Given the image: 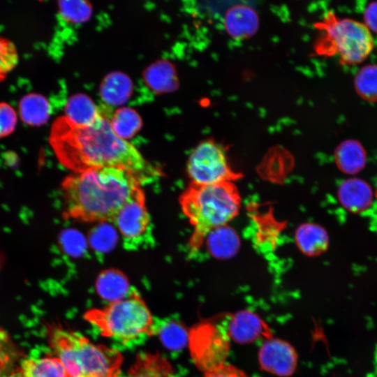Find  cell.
I'll list each match as a JSON object with an SVG mask.
<instances>
[{"mask_svg":"<svg viewBox=\"0 0 377 377\" xmlns=\"http://www.w3.org/2000/svg\"><path fill=\"white\" fill-rule=\"evenodd\" d=\"M263 341L258 353L260 368L281 377L293 374L298 363L295 348L289 342L279 338L272 337Z\"/></svg>","mask_w":377,"mask_h":377,"instance_id":"10","label":"cell"},{"mask_svg":"<svg viewBox=\"0 0 377 377\" xmlns=\"http://www.w3.org/2000/svg\"><path fill=\"white\" fill-rule=\"evenodd\" d=\"M84 318L106 337L127 343L156 332L153 317L138 292L131 288L123 299L102 309L87 311Z\"/></svg>","mask_w":377,"mask_h":377,"instance_id":"5","label":"cell"},{"mask_svg":"<svg viewBox=\"0 0 377 377\" xmlns=\"http://www.w3.org/2000/svg\"><path fill=\"white\" fill-rule=\"evenodd\" d=\"M50 348L69 377H119L123 356L119 351L95 344L80 333L61 326L48 330Z\"/></svg>","mask_w":377,"mask_h":377,"instance_id":"4","label":"cell"},{"mask_svg":"<svg viewBox=\"0 0 377 377\" xmlns=\"http://www.w3.org/2000/svg\"><path fill=\"white\" fill-rule=\"evenodd\" d=\"M338 198L343 207L353 213H360L370 207L373 193L370 186L359 178L343 181L338 189Z\"/></svg>","mask_w":377,"mask_h":377,"instance_id":"13","label":"cell"},{"mask_svg":"<svg viewBox=\"0 0 377 377\" xmlns=\"http://www.w3.org/2000/svg\"><path fill=\"white\" fill-rule=\"evenodd\" d=\"M112 131L126 140L133 136L140 128L142 121L133 110L124 108L117 110L110 119Z\"/></svg>","mask_w":377,"mask_h":377,"instance_id":"24","label":"cell"},{"mask_svg":"<svg viewBox=\"0 0 377 377\" xmlns=\"http://www.w3.org/2000/svg\"><path fill=\"white\" fill-rule=\"evenodd\" d=\"M62 244L67 251L79 253L80 249L83 248V239L80 235L74 231L64 233L61 237Z\"/></svg>","mask_w":377,"mask_h":377,"instance_id":"33","label":"cell"},{"mask_svg":"<svg viewBox=\"0 0 377 377\" xmlns=\"http://www.w3.org/2000/svg\"><path fill=\"white\" fill-rule=\"evenodd\" d=\"M376 195H377V192H376Z\"/></svg>","mask_w":377,"mask_h":377,"instance_id":"35","label":"cell"},{"mask_svg":"<svg viewBox=\"0 0 377 377\" xmlns=\"http://www.w3.org/2000/svg\"><path fill=\"white\" fill-rule=\"evenodd\" d=\"M354 86L357 94L364 101H377V65L369 64L356 73Z\"/></svg>","mask_w":377,"mask_h":377,"instance_id":"25","label":"cell"},{"mask_svg":"<svg viewBox=\"0 0 377 377\" xmlns=\"http://www.w3.org/2000/svg\"><path fill=\"white\" fill-rule=\"evenodd\" d=\"M179 203L193 227L189 247L195 252L203 245L211 230L226 225L237 216L241 197L233 182L208 185L191 183L181 195Z\"/></svg>","mask_w":377,"mask_h":377,"instance_id":"3","label":"cell"},{"mask_svg":"<svg viewBox=\"0 0 377 377\" xmlns=\"http://www.w3.org/2000/svg\"><path fill=\"white\" fill-rule=\"evenodd\" d=\"M19 112L24 123L38 126L48 121L51 114V106L43 96L29 94L23 96L20 101Z\"/></svg>","mask_w":377,"mask_h":377,"instance_id":"20","label":"cell"},{"mask_svg":"<svg viewBox=\"0 0 377 377\" xmlns=\"http://www.w3.org/2000/svg\"><path fill=\"white\" fill-rule=\"evenodd\" d=\"M163 345L171 350H180L188 342V333L184 327L176 322L163 324L158 330Z\"/></svg>","mask_w":377,"mask_h":377,"instance_id":"26","label":"cell"},{"mask_svg":"<svg viewBox=\"0 0 377 377\" xmlns=\"http://www.w3.org/2000/svg\"><path fill=\"white\" fill-rule=\"evenodd\" d=\"M231 340L240 344L251 343L260 339L272 337V332L265 320L250 310H241L232 315L226 324Z\"/></svg>","mask_w":377,"mask_h":377,"instance_id":"11","label":"cell"},{"mask_svg":"<svg viewBox=\"0 0 377 377\" xmlns=\"http://www.w3.org/2000/svg\"><path fill=\"white\" fill-rule=\"evenodd\" d=\"M295 242L300 251L309 256H315L325 251L329 245L327 231L316 223H304L295 232Z\"/></svg>","mask_w":377,"mask_h":377,"instance_id":"17","label":"cell"},{"mask_svg":"<svg viewBox=\"0 0 377 377\" xmlns=\"http://www.w3.org/2000/svg\"><path fill=\"white\" fill-rule=\"evenodd\" d=\"M187 172L191 183L208 185L235 182L241 174L230 167L222 145L212 140L201 142L191 153Z\"/></svg>","mask_w":377,"mask_h":377,"instance_id":"8","label":"cell"},{"mask_svg":"<svg viewBox=\"0 0 377 377\" xmlns=\"http://www.w3.org/2000/svg\"><path fill=\"white\" fill-rule=\"evenodd\" d=\"M204 243L206 244L209 253L218 259L233 257L240 247V239L237 233L227 224L211 230Z\"/></svg>","mask_w":377,"mask_h":377,"instance_id":"14","label":"cell"},{"mask_svg":"<svg viewBox=\"0 0 377 377\" xmlns=\"http://www.w3.org/2000/svg\"><path fill=\"white\" fill-rule=\"evenodd\" d=\"M314 28L318 31L314 52L318 56H338L342 64L361 63L374 48L371 33L364 23L340 18L332 11H328L315 23Z\"/></svg>","mask_w":377,"mask_h":377,"instance_id":"6","label":"cell"},{"mask_svg":"<svg viewBox=\"0 0 377 377\" xmlns=\"http://www.w3.org/2000/svg\"><path fill=\"white\" fill-rule=\"evenodd\" d=\"M22 351L10 334L0 327V377L13 374L22 360Z\"/></svg>","mask_w":377,"mask_h":377,"instance_id":"23","label":"cell"},{"mask_svg":"<svg viewBox=\"0 0 377 377\" xmlns=\"http://www.w3.org/2000/svg\"><path fill=\"white\" fill-rule=\"evenodd\" d=\"M96 289L101 298L110 302L123 299L131 290L126 276L114 269L104 270L99 274Z\"/></svg>","mask_w":377,"mask_h":377,"instance_id":"19","label":"cell"},{"mask_svg":"<svg viewBox=\"0 0 377 377\" xmlns=\"http://www.w3.org/2000/svg\"><path fill=\"white\" fill-rule=\"evenodd\" d=\"M203 377H249L244 371L230 364L224 363L204 373Z\"/></svg>","mask_w":377,"mask_h":377,"instance_id":"32","label":"cell"},{"mask_svg":"<svg viewBox=\"0 0 377 377\" xmlns=\"http://www.w3.org/2000/svg\"><path fill=\"white\" fill-rule=\"evenodd\" d=\"M226 324L205 320L188 333L191 355L196 367L204 373L224 363L230 349Z\"/></svg>","mask_w":377,"mask_h":377,"instance_id":"7","label":"cell"},{"mask_svg":"<svg viewBox=\"0 0 377 377\" xmlns=\"http://www.w3.org/2000/svg\"><path fill=\"white\" fill-rule=\"evenodd\" d=\"M115 234L107 226H99L96 228L91 237V243L94 249L101 251L111 248L115 241Z\"/></svg>","mask_w":377,"mask_h":377,"instance_id":"31","label":"cell"},{"mask_svg":"<svg viewBox=\"0 0 377 377\" xmlns=\"http://www.w3.org/2000/svg\"><path fill=\"white\" fill-rule=\"evenodd\" d=\"M132 89V83L127 76L115 73L109 75L103 81L101 93L105 102L119 105L128 98Z\"/></svg>","mask_w":377,"mask_h":377,"instance_id":"22","label":"cell"},{"mask_svg":"<svg viewBox=\"0 0 377 377\" xmlns=\"http://www.w3.org/2000/svg\"><path fill=\"white\" fill-rule=\"evenodd\" d=\"M128 250L149 246L154 241L151 218L140 189L120 209L113 221Z\"/></svg>","mask_w":377,"mask_h":377,"instance_id":"9","label":"cell"},{"mask_svg":"<svg viewBox=\"0 0 377 377\" xmlns=\"http://www.w3.org/2000/svg\"><path fill=\"white\" fill-rule=\"evenodd\" d=\"M65 112L67 119L81 126L93 124L101 114L94 101L85 94H75L69 98Z\"/></svg>","mask_w":377,"mask_h":377,"instance_id":"21","label":"cell"},{"mask_svg":"<svg viewBox=\"0 0 377 377\" xmlns=\"http://www.w3.org/2000/svg\"><path fill=\"white\" fill-rule=\"evenodd\" d=\"M119 377H174L168 361L160 354L148 353L137 355L127 374Z\"/></svg>","mask_w":377,"mask_h":377,"instance_id":"18","label":"cell"},{"mask_svg":"<svg viewBox=\"0 0 377 377\" xmlns=\"http://www.w3.org/2000/svg\"><path fill=\"white\" fill-rule=\"evenodd\" d=\"M91 7L85 1H60L59 13L66 22L72 24L82 23L87 20L91 13Z\"/></svg>","mask_w":377,"mask_h":377,"instance_id":"27","label":"cell"},{"mask_svg":"<svg viewBox=\"0 0 377 377\" xmlns=\"http://www.w3.org/2000/svg\"><path fill=\"white\" fill-rule=\"evenodd\" d=\"M364 24L370 32L377 34V1L370 3L363 13Z\"/></svg>","mask_w":377,"mask_h":377,"instance_id":"34","label":"cell"},{"mask_svg":"<svg viewBox=\"0 0 377 377\" xmlns=\"http://www.w3.org/2000/svg\"><path fill=\"white\" fill-rule=\"evenodd\" d=\"M334 161L341 172L355 174L365 166L366 151L359 141L353 139L346 140L337 147Z\"/></svg>","mask_w":377,"mask_h":377,"instance_id":"16","label":"cell"},{"mask_svg":"<svg viewBox=\"0 0 377 377\" xmlns=\"http://www.w3.org/2000/svg\"><path fill=\"white\" fill-rule=\"evenodd\" d=\"M131 172L119 168L87 170L61 183L64 214L82 221H113L120 209L141 188Z\"/></svg>","mask_w":377,"mask_h":377,"instance_id":"2","label":"cell"},{"mask_svg":"<svg viewBox=\"0 0 377 377\" xmlns=\"http://www.w3.org/2000/svg\"><path fill=\"white\" fill-rule=\"evenodd\" d=\"M17 117L15 110L5 102L0 103V138L10 135L15 130Z\"/></svg>","mask_w":377,"mask_h":377,"instance_id":"30","label":"cell"},{"mask_svg":"<svg viewBox=\"0 0 377 377\" xmlns=\"http://www.w3.org/2000/svg\"><path fill=\"white\" fill-rule=\"evenodd\" d=\"M18 62L17 49L12 41L0 35V82Z\"/></svg>","mask_w":377,"mask_h":377,"instance_id":"29","label":"cell"},{"mask_svg":"<svg viewBox=\"0 0 377 377\" xmlns=\"http://www.w3.org/2000/svg\"><path fill=\"white\" fill-rule=\"evenodd\" d=\"M259 24L258 15L249 5H233L224 14V29L229 36L235 40L252 37L258 31Z\"/></svg>","mask_w":377,"mask_h":377,"instance_id":"12","label":"cell"},{"mask_svg":"<svg viewBox=\"0 0 377 377\" xmlns=\"http://www.w3.org/2000/svg\"><path fill=\"white\" fill-rule=\"evenodd\" d=\"M149 85L156 90L167 89L172 85L174 73L167 64H159L150 68L146 74Z\"/></svg>","mask_w":377,"mask_h":377,"instance_id":"28","label":"cell"},{"mask_svg":"<svg viewBox=\"0 0 377 377\" xmlns=\"http://www.w3.org/2000/svg\"><path fill=\"white\" fill-rule=\"evenodd\" d=\"M13 374L14 377H69L57 357L22 360Z\"/></svg>","mask_w":377,"mask_h":377,"instance_id":"15","label":"cell"},{"mask_svg":"<svg viewBox=\"0 0 377 377\" xmlns=\"http://www.w3.org/2000/svg\"><path fill=\"white\" fill-rule=\"evenodd\" d=\"M50 143L59 161L73 172L100 168H119L131 172L140 184L163 176L136 147L117 136L110 119L101 112L88 126L71 122L65 116L52 124Z\"/></svg>","mask_w":377,"mask_h":377,"instance_id":"1","label":"cell"}]
</instances>
